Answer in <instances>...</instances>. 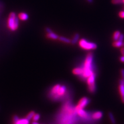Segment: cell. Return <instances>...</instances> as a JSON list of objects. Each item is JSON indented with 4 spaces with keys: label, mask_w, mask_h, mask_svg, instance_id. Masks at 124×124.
<instances>
[{
    "label": "cell",
    "mask_w": 124,
    "mask_h": 124,
    "mask_svg": "<svg viewBox=\"0 0 124 124\" xmlns=\"http://www.w3.org/2000/svg\"><path fill=\"white\" fill-rule=\"evenodd\" d=\"M93 54L92 53L88 54L85 60L84 67L83 68V73L81 78L83 79H87L93 72Z\"/></svg>",
    "instance_id": "obj_1"
},
{
    "label": "cell",
    "mask_w": 124,
    "mask_h": 124,
    "mask_svg": "<svg viewBox=\"0 0 124 124\" xmlns=\"http://www.w3.org/2000/svg\"><path fill=\"white\" fill-rule=\"evenodd\" d=\"M19 18L15 13H10L8 19V27L11 31L16 30L19 26Z\"/></svg>",
    "instance_id": "obj_2"
},
{
    "label": "cell",
    "mask_w": 124,
    "mask_h": 124,
    "mask_svg": "<svg viewBox=\"0 0 124 124\" xmlns=\"http://www.w3.org/2000/svg\"><path fill=\"white\" fill-rule=\"evenodd\" d=\"M79 45L82 49L86 50H95L97 48V45L96 44L88 42L84 39H82L79 41Z\"/></svg>",
    "instance_id": "obj_3"
},
{
    "label": "cell",
    "mask_w": 124,
    "mask_h": 124,
    "mask_svg": "<svg viewBox=\"0 0 124 124\" xmlns=\"http://www.w3.org/2000/svg\"><path fill=\"white\" fill-rule=\"evenodd\" d=\"M90 102V99L87 97H83L79 101L78 104L75 108L76 111L79 109H83L84 108H85L87 106V105L89 104Z\"/></svg>",
    "instance_id": "obj_4"
},
{
    "label": "cell",
    "mask_w": 124,
    "mask_h": 124,
    "mask_svg": "<svg viewBox=\"0 0 124 124\" xmlns=\"http://www.w3.org/2000/svg\"><path fill=\"white\" fill-rule=\"evenodd\" d=\"M95 79H96V75L95 73L93 72L87 78V83L88 84V86L96 85Z\"/></svg>",
    "instance_id": "obj_5"
},
{
    "label": "cell",
    "mask_w": 124,
    "mask_h": 124,
    "mask_svg": "<svg viewBox=\"0 0 124 124\" xmlns=\"http://www.w3.org/2000/svg\"><path fill=\"white\" fill-rule=\"evenodd\" d=\"M119 91L120 96H121L122 98V100L123 103H124V82L122 79L119 81Z\"/></svg>",
    "instance_id": "obj_6"
},
{
    "label": "cell",
    "mask_w": 124,
    "mask_h": 124,
    "mask_svg": "<svg viewBox=\"0 0 124 124\" xmlns=\"http://www.w3.org/2000/svg\"><path fill=\"white\" fill-rule=\"evenodd\" d=\"M66 91V88L65 86H61L59 88V91L58 92L57 94H56V96L54 98L55 99H57V98H59V97H62L63 96H64L65 95V93Z\"/></svg>",
    "instance_id": "obj_7"
},
{
    "label": "cell",
    "mask_w": 124,
    "mask_h": 124,
    "mask_svg": "<svg viewBox=\"0 0 124 124\" xmlns=\"http://www.w3.org/2000/svg\"><path fill=\"white\" fill-rule=\"evenodd\" d=\"M77 113L81 117L83 118H86L88 117V114L87 113L84 111L83 109H79L76 111Z\"/></svg>",
    "instance_id": "obj_8"
},
{
    "label": "cell",
    "mask_w": 124,
    "mask_h": 124,
    "mask_svg": "<svg viewBox=\"0 0 124 124\" xmlns=\"http://www.w3.org/2000/svg\"><path fill=\"white\" fill-rule=\"evenodd\" d=\"M103 116V113L101 111H97L93 113L92 115V118L95 120H98L100 119Z\"/></svg>",
    "instance_id": "obj_9"
},
{
    "label": "cell",
    "mask_w": 124,
    "mask_h": 124,
    "mask_svg": "<svg viewBox=\"0 0 124 124\" xmlns=\"http://www.w3.org/2000/svg\"><path fill=\"white\" fill-rule=\"evenodd\" d=\"M60 86H61V85H60L59 84H56L52 88L51 91V94L52 96H53L54 97V98H55L56 94H57Z\"/></svg>",
    "instance_id": "obj_10"
},
{
    "label": "cell",
    "mask_w": 124,
    "mask_h": 124,
    "mask_svg": "<svg viewBox=\"0 0 124 124\" xmlns=\"http://www.w3.org/2000/svg\"><path fill=\"white\" fill-rule=\"evenodd\" d=\"M72 72L74 74L77 76H79L81 77L83 73V68L82 67H77V68L73 69Z\"/></svg>",
    "instance_id": "obj_11"
},
{
    "label": "cell",
    "mask_w": 124,
    "mask_h": 124,
    "mask_svg": "<svg viewBox=\"0 0 124 124\" xmlns=\"http://www.w3.org/2000/svg\"><path fill=\"white\" fill-rule=\"evenodd\" d=\"M30 122L29 120L27 119L26 118L19 119L16 122H14V124H29Z\"/></svg>",
    "instance_id": "obj_12"
},
{
    "label": "cell",
    "mask_w": 124,
    "mask_h": 124,
    "mask_svg": "<svg viewBox=\"0 0 124 124\" xmlns=\"http://www.w3.org/2000/svg\"><path fill=\"white\" fill-rule=\"evenodd\" d=\"M47 37L50 38V39H53V40H56V39H58L59 38V36L57 34H56L55 33L53 32H51L48 33L47 34Z\"/></svg>",
    "instance_id": "obj_13"
},
{
    "label": "cell",
    "mask_w": 124,
    "mask_h": 124,
    "mask_svg": "<svg viewBox=\"0 0 124 124\" xmlns=\"http://www.w3.org/2000/svg\"><path fill=\"white\" fill-rule=\"evenodd\" d=\"M19 18L22 21H26L29 19V15L26 13H21L19 15Z\"/></svg>",
    "instance_id": "obj_14"
},
{
    "label": "cell",
    "mask_w": 124,
    "mask_h": 124,
    "mask_svg": "<svg viewBox=\"0 0 124 124\" xmlns=\"http://www.w3.org/2000/svg\"><path fill=\"white\" fill-rule=\"evenodd\" d=\"M79 38H80V35L78 33L76 34L75 35H74V36H73L72 39L71 40V43H72V45H74V44H77L78 41H79Z\"/></svg>",
    "instance_id": "obj_15"
},
{
    "label": "cell",
    "mask_w": 124,
    "mask_h": 124,
    "mask_svg": "<svg viewBox=\"0 0 124 124\" xmlns=\"http://www.w3.org/2000/svg\"><path fill=\"white\" fill-rule=\"evenodd\" d=\"M108 116H109V118L110 119V120L111 123L112 124H115L116 122V120H115V117L114 116V115L113 114V113L112 112H109Z\"/></svg>",
    "instance_id": "obj_16"
},
{
    "label": "cell",
    "mask_w": 124,
    "mask_h": 124,
    "mask_svg": "<svg viewBox=\"0 0 124 124\" xmlns=\"http://www.w3.org/2000/svg\"><path fill=\"white\" fill-rule=\"evenodd\" d=\"M113 46H114V47H117V48L121 47L123 46V41H121L119 40L115 41L113 43Z\"/></svg>",
    "instance_id": "obj_17"
},
{
    "label": "cell",
    "mask_w": 124,
    "mask_h": 124,
    "mask_svg": "<svg viewBox=\"0 0 124 124\" xmlns=\"http://www.w3.org/2000/svg\"><path fill=\"white\" fill-rule=\"evenodd\" d=\"M120 34H121V33H120V31H115L114 34H113V40H114V41L118 40Z\"/></svg>",
    "instance_id": "obj_18"
},
{
    "label": "cell",
    "mask_w": 124,
    "mask_h": 124,
    "mask_svg": "<svg viewBox=\"0 0 124 124\" xmlns=\"http://www.w3.org/2000/svg\"><path fill=\"white\" fill-rule=\"evenodd\" d=\"M59 39L60 41H61L63 42H65V43H67V44L71 43V40L69 39V38H67L66 37L61 36V37H59Z\"/></svg>",
    "instance_id": "obj_19"
},
{
    "label": "cell",
    "mask_w": 124,
    "mask_h": 124,
    "mask_svg": "<svg viewBox=\"0 0 124 124\" xmlns=\"http://www.w3.org/2000/svg\"><path fill=\"white\" fill-rule=\"evenodd\" d=\"M35 114V113L34 111H31L30 113H28L27 115H26V118L27 119H29V120H30L31 119H32Z\"/></svg>",
    "instance_id": "obj_20"
},
{
    "label": "cell",
    "mask_w": 124,
    "mask_h": 124,
    "mask_svg": "<svg viewBox=\"0 0 124 124\" xmlns=\"http://www.w3.org/2000/svg\"><path fill=\"white\" fill-rule=\"evenodd\" d=\"M111 3L113 4H124V0H112Z\"/></svg>",
    "instance_id": "obj_21"
},
{
    "label": "cell",
    "mask_w": 124,
    "mask_h": 124,
    "mask_svg": "<svg viewBox=\"0 0 124 124\" xmlns=\"http://www.w3.org/2000/svg\"><path fill=\"white\" fill-rule=\"evenodd\" d=\"M40 117V116L39 114H36V113H35V114L34 115V116H33V118H32V120H33V121L37 122L38 120L39 119Z\"/></svg>",
    "instance_id": "obj_22"
},
{
    "label": "cell",
    "mask_w": 124,
    "mask_h": 124,
    "mask_svg": "<svg viewBox=\"0 0 124 124\" xmlns=\"http://www.w3.org/2000/svg\"><path fill=\"white\" fill-rule=\"evenodd\" d=\"M124 35L123 34H120L118 40L123 41H124Z\"/></svg>",
    "instance_id": "obj_23"
},
{
    "label": "cell",
    "mask_w": 124,
    "mask_h": 124,
    "mask_svg": "<svg viewBox=\"0 0 124 124\" xmlns=\"http://www.w3.org/2000/svg\"><path fill=\"white\" fill-rule=\"evenodd\" d=\"M120 73H121L122 75V80L123 81V82H124V69H122L120 70Z\"/></svg>",
    "instance_id": "obj_24"
},
{
    "label": "cell",
    "mask_w": 124,
    "mask_h": 124,
    "mask_svg": "<svg viewBox=\"0 0 124 124\" xmlns=\"http://www.w3.org/2000/svg\"><path fill=\"white\" fill-rule=\"evenodd\" d=\"M119 16L122 18L124 19V11H121L119 13Z\"/></svg>",
    "instance_id": "obj_25"
},
{
    "label": "cell",
    "mask_w": 124,
    "mask_h": 124,
    "mask_svg": "<svg viewBox=\"0 0 124 124\" xmlns=\"http://www.w3.org/2000/svg\"><path fill=\"white\" fill-rule=\"evenodd\" d=\"M46 32H47V33H49L51 32H52V30L50 29V28H48V27L46 28Z\"/></svg>",
    "instance_id": "obj_26"
},
{
    "label": "cell",
    "mask_w": 124,
    "mask_h": 124,
    "mask_svg": "<svg viewBox=\"0 0 124 124\" xmlns=\"http://www.w3.org/2000/svg\"><path fill=\"white\" fill-rule=\"evenodd\" d=\"M119 59H120V61H121L122 62H123V63H124V55L122 56Z\"/></svg>",
    "instance_id": "obj_27"
},
{
    "label": "cell",
    "mask_w": 124,
    "mask_h": 124,
    "mask_svg": "<svg viewBox=\"0 0 124 124\" xmlns=\"http://www.w3.org/2000/svg\"><path fill=\"white\" fill-rule=\"evenodd\" d=\"M120 51H121V53H122V54H123V55L124 56V48H122V49H121V50H120Z\"/></svg>",
    "instance_id": "obj_28"
},
{
    "label": "cell",
    "mask_w": 124,
    "mask_h": 124,
    "mask_svg": "<svg viewBox=\"0 0 124 124\" xmlns=\"http://www.w3.org/2000/svg\"><path fill=\"white\" fill-rule=\"evenodd\" d=\"M32 124H39L38 123H37V122H35V121H33L32 123Z\"/></svg>",
    "instance_id": "obj_29"
},
{
    "label": "cell",
    "mask_w": 124,
    "mask_h": 124,
    "mask_svg": "<svg viewBox=\"0 0 124 124\" xmlns=\"http://www.w3.org/2000/svg\"><path fill=\"white\" fill-rule=\"evenodd\" d=\"M87 1L89 3H93V0H87Z\"/></svg>",
    "instance_id": "obj_30"
},
{
    "label": "cell",
    "mask_w": 124,
    "mask_h": 124,
    "mask_svg": "<svg viewBox=\"0 0 124 124\" xmlns=\"http://www.w3.org/2000/svg\"><path fill=\"white\" fill-rule=\"evenodd\" d=\"M123 46H124V42H123Z\"/></svg>",
    "instance_id": "obj_31"
},
{
    "label": "cell",
    "mask_w": 124,
    "mask_h": 124,
    "mask_svg": "<svg viewBox=\"0 0 124 124\" xmlns=\"http://www.w3.org/2000/svg\"></svg>",
    "instance_id": "obj_32"
}]
</instances>
